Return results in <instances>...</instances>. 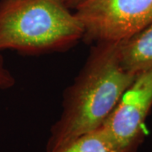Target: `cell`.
<instances>
[{
    "instance_id": "1",
    "label": "cell",
    "mask_w": 152,
    "mask_h": 152,
    "mask_svg": "<svg viewBox=\"0 0 152 152\" xmlns=\"http://www.w3.org/2000/svg\"><path fill=\"white\" fill-rule=\"evenodd\" d=\"M138 75L122 64L119 42H96L66 90L61 115L50 131L47 151L99 129Z\"/></svg>"
},
{
    "instance_id": "2",
    "label": "cell",
    "mask_w": 152,
    "mask_h": 152,
    "mask_svg": "<svg viewBox=\"0 0 152 152\" xmlns=\"http://www.w3.org/2000/svg\"><path fill=\"white\" fill-rule=\"evenodd\" d=\"M83 37L81 23L64 0H0V52H57Z\"/></svg>"
},
{
    "instance_id": "3",
    "label": "cell",
    "mask_w": 152,
    "mask_h": 152,
    "mask_svg": "<svg viewBox=\"0 0 152 152\" xmlns=\"http://www.w3.org/2000/svg\"><path fill=\"white\" fill-rule=\"evenodd\" d=\"M75 14L87 42H122L152 23V0H84Z\"/></svg>"
},
{
    "instance_id": "4",
    "label": "cell",
    "mask_w": 152,
    "mask_h": 152,
    "mask_svg": "<svg viewBox=\"0 0 152 152\" xmlns=\"http://www.w3.org/2000/svg\"><path fill=\"white\" fill-rule=\"evenodd\" d=\"M152 107V69L140 73L100 128L113 152H137Z\"/></svg>"
},
{
    "instance_id": "5",
    "label": "cell",
    "mask_w": 152,
    "mask_h": 152,
    "mask_svg": "<svg viewBox=\"0 0 152 152\" xmlns=\"http://www.w3.org/2000/svg\"><path fill=\"white\" fill-rule=\"evenodd\" d=\"M119 56L123 66L132 73L152 69V23L119 42Z\"/></svg>"
},
{
    "instance_id": "6",
    "label": "cell",
    "mask_w": 152,
    "mask_h": 152,
    "mask_svg": "<svg viewBox=\"0 0 152 152\" xmlns=\"http://www.w3.org/2000/svg\"><path fill=\"white\" fill-rule=\"evenodd\" d=\"M46 152H113L107 137L99 128L79 136L53 151Z\"/></svg>"
},
{
    "instance_id": "7",
    "label": "cell",
    "mask_w": 152,
    "mask_h": 152,
    "mask_svg": "<svg viewBox=\"0 0 152 152\" xmlns=\"http://www.w3.org/2000/svg\"><path fill=\"white\" fill-rule=\"evenodd\" d=\"M15 84V79L6 67L4 61L0 55V90H8Z\"/></svg>"
},
{
    "instance_id": "8",
    "label": "cell",
    "mask_w": 152,
    "mask_h": 152,
    "mask_svg": "<svg viewBox=\"0 0 152 152\" xmlns=\"http://www.w3.org/2000/svg\"><path fill=\"white\" fill-rule=\"evenodd\" d=\"M65 4L70 10H75V8L79 4H80L84 0H64Z\"/></svg>"
}]
</instances>
